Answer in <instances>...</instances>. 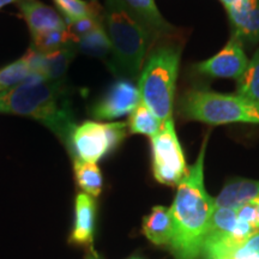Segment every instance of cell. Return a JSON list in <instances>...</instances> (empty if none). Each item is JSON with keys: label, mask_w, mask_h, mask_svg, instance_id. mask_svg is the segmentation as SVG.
Listing matches in <instances>:
<instances>
[{"label": "cell", "mask_w": 259, "mask_h": 259, "mask_svg": "<svg viewBox=\"0 0 259 259\" xmlns=\"http://www.w3.org/2000/svg\"><path fill=\"white\" fill-rule=\"evenodd\" d=\"M208 135L204 138L199 155L187 174L178 185L170 206L174 222V236L169 246L177 259H199L203 240L210 219L215 210V199L209 196L204 185V157Z\"/></svg>", "instance_id": "6da1fadb"}, {"label": "cell", "mask_w": 259, "mask_h": 259, "mask_svg": "<svg viewBox=\"0 0 259 259\" xmlns=\"http://www.w3.org/2000/svg\"><path fill=\"white\" fill-rule=\"evenodd\" d=\"M0 113L29 116L50 128L70 150L77 127L63 80H25L0 92Z\"/></svg>", "instance_id": "7a4b0ae2"}, {"label": "cell", "mask_w": 259, "mask_h": 259, "mask_svg": "<svg viewBox=\"0 0 259 259\" xmlns=\"http://www.w3.org/2000/svg\"><path fill=\"white\" fill-rule=\"evenodd\" d=\"M103 25L112 46L109 67L124 79L139 77L151 35L122 0H106Z\"/></svg>", "instance_id": "3957f363"}, {"label": "cell", "mask_w": 259, "mask_h": 259, "mask_svg": "<svg viewBox=\"0 0 259 259\" xmlns=\"http://www.w3.org/2000/svg\"><path fill=\"white\" fill-rule=\"evenodd\" d=\"M180 65V48L161 45L149 54L138 79L142 102L161 122L171 118Z\"/></svg>", "instance_id": "277c9868"}, {"label": "cell", "mask_w": 259, "mask_h": 259, "mask_svg": "<svg viewBox=\"0 0 259 259\" xmlns=\"http://www.w3.org/2000/svg\"><path fill=\"white\" fill-rule=\"evenodd\" d=\"M180 115L186 120L225 125L234 122L259 125V108L239 95L192 89L184 94L179 103Z\"/></svg>", "instance_id": "5b68a950"}, {"label": "cell", "mask_w": 259, "mask_h": 259, "mask_svg": "<svg viewBox=\"0 0 259 259\" xmlns=\"http://www.w3.org/2000/svg\"><path fill=\"white\" fill-rule=\"evenodd\" d=\"M128 132L127 122L85 121L74 128L70 151L74 158L96 163L124 141Z\"/></svg>", "instance_id": "8992f818"}, {"label": "cell", "mask_w": 259, "mask_h": 259, "mask_svg": "<svg viewBox=\"0 0 259 259\" xmlns=\"http://www.w3.org/2000/svg\"><path fill=\"white\" fill-rule=\"evenodd\" d=\"M154 177L160 184L178 186L189 167L176 132L173 118L163 121L158 134L151 137Z\"/></svg>", "instance_id": "52a82bcc"}, {"label": "cell", "mask_w": 259, "mask_h": 259, "mask_svg": "<svg viewBox=\"0 0 259 259\" xmlns=\"http://www.w3.org/2000/svg\"><path fill=\"white\" fill-rule=\"evenodd\" d=\"M238 222L236 210L215 208L203 240L202 255L205 259L229 258L235 246L232 234Z\"/></svg>", "instance_id": "ba28073f"}, {"label": "cell", "mask_w": 259, "mask_h": 259, "mask_svg": "<svg viewBox=\"0 0 259 259\" xmlns=\"http://www.w3.org/2000/svg\"><path fill=\"white\" fill-rule=\"evenodd\" d=\"M138 87L131 80L119 79L109 87L101 99L92 108V114L97 120H114L131 114L141 102Z\"/></svg>", "instance_id": "9c48e42d"}, {"label": "cell", "mask_w": 259, "mask_h": 259, "mask_svg": "<svg viewBox=\"0 0 259 259\" xmlns=\"http://www.w3.org/2000/svg\"><path fill=\"white\" fill-rule=\"evenodd\" d=\"M247 57L241 42L233 36L225 48L208 60L197 64L200 74L212 78H233L238 80L248 66Z\"/></svg>", "instance_id": "30bf717a"}, {"label": "cell", "mask_w": 259, "mask_h": 259, "mask_svg": "<svg viewBox=\"0 0 259 259\" xmlns=\"http://www.w3.org/2000/svg\"><path fill=\"white\" fill-rule=\"evenodd\" d=\"M77 53L76 42L51 53H40L30 48L23 57L31 72L40 74L46 80H61Z\"/></svg>", "instance_id": "8fae6325"}, {"label": "cell", "mask_w": 259, "mask_h": 259, "mask_svg": "<svg viewBox=\"0 0 259 259\" xmlns=\"http://www.w3.org/2000/svg\"><path fill=\"white\" fill-rule=\"evenodd\" d=\"M226 10L235 38L250 44L259 41V0H241Z\"/></svg>", "instance_id": "7c38bea8"}, {"label": "cell", "mask_w": 259, "mask_h": 259, "mask_svg": "<svg viewBox=\"0 0 259 259\" xmlns=\"http://www.w3.org/2000/svg\"><path fill=\"white\" fill-rule=\"evenodd\" d=\"M19 11L28 24L31 36L67 28L65 18L61 17L59 12L38 0H22L19 3Z\"/></svg>", "instance_id": "4fadbf2b"}, {"label": "cell", "mask_w": 259, "mask_h": 259, "mask_svg": "<svg viewBox=\"0 0 259 259\" xmlns=\"http://www.w3.org/2000/svg\"><path fill=\"white\" fill-rule=\"evenodd\" d=\"M96 204L93 197L87 193H78L74 202V225L70 241L76 245L93 247L95 229Z\"/></svg>", "instance_id": "5bb4252c"}, {"label": "cell", "mask_w": 259, "mask_h": 259, "mask_svg": "<svg viewBox=\"0 0 259 259\" xmlns=\"http://www.w3.org/2000/svg\"><path fill=\"white\" fill-rule=\"evenodd\" d=\"M259 199V181L234 179L228 181L215 198V208L239 209L246 203Z\"/></svg>", "instance_id": "9a60e30c"}, {"label": "cell", "mask_w": 259, "mask_h": 259, "mask_svg": "<svg viewBox=\"0 0 259 259\" xmlns=\"http://www.w3.org/2000/svg\"><path fill=\"white\" fill-rule=\"evenodd\" d=\"M144 235L155 245L169 247L174 236V222L170 210L157 205L143 220Z\"/></svg>", "instance_id": "2e32d148"}, {"label": "cell", "mask_w": 259, "mask_h": 259, "mask_svg": "<svg viewBox=\"0 0 259 259\" xmlns=\"http://www.w3.org/2000/svg\"><path fill=\"white\" fill-rule=\"evenodd\" d=\"M132 15L143 24L149 34H164L171 30L158 11L155 0H122Z\"/></svg>", "instance_id": "e0dca14e"}, {"label": "cell", "mask_w": 259, "mask_h": 259, "mask_svg": "<svg viewBox=\"0 0 259 259\" xmlns=\"http://www.w3.org/2000/svg\"><path fill=\"white\" fill-rule=\"evenodd\" d=\"M73 169L77 184L84 191V193L89 194L93 198L100 196L102 191L103 179L101 170L97 167V164L74 158Z\"/></svg>", "instance_id": "ac0fdd59"}, {"label": "cell", "mask_w": 259, "mask_h": 259, "mask_svg": "<svg viewBox=\"0 0 259 259\" xmlns=\"http://www.w3.org/2000/svg\"><path fill=\"white\" fill-rule=\"evenodd\" d=\"M162 124L163 122L158 120L157 116L149 109V107L141 101L130 114L127 127L130 134L144 135L151 138L158 134Z\"/></svg>", "instance_id": "d6986e66"}, {"label": "cell", "mask_w": 259, "mask_h": 259, "mask_svg": "<svg viewBox=\"0 0 259 259\" xmlns=\"http://www.w3.org/2000/svg\"><path fill=\"white\" fill-rule=\"evenodd\" d=\"M77 51L87 56L106 58L112 53L111 41L107 35L105 25L101 24L88 34L83 35L76 42Z\"/></svg>", "instance_id": "ffe728a7"}, {"label": "cell", "mask_w": 259, "mask_h": 259, "mask_svg": "<svg viewBox=\"0 0 259 259\" xmlns=\"http://www.w3.org/2000/svg\"><path fill=\"white\" fill-rule=\"evenodd\" d=\"M259 108V50L248 63L247 69L238 79V94Z\"/></svg>", "instance_id": "44dd1931"}, {"label": "cell", "mask_w": 259, "mask_h": 259, "mask_svg": "<svg viewBox=\"0 0 259 259\" xmlns=\"http://www.w3.org/2000/svg\"><path fill=\"white\" fill-rule=\"evenodd\" d=\"M31 48L36 52H40V53H51V52L58 51L65 47L70 42H74L67 28L42 32V34L31 36Z\"/></svg>", "instance_id": "7402d4cb"}, {"label": "cell", "mask_w": 259, "mask_h": 259, "mask_svg": "<svg viewBox=\"0 0 259 259\" xmlns=\"http://www.w3.org/2000/svg\"><path fill=\"white\" fill-rule=\"evenodd\" d=\"M57 8L65 17V22L77 21L84 17H103L100 14L99 6L94 5L93 3L84 2V0H53Z\"/></svg>", "instance_id": "603a6c76"}, {"label": "cell", "mask_w": 259, "mask_h": 259, "mask_svg": "<svg viewBox=\"0 0 259 259\" xmlns=\"http://www.w3.org/2000/svg\"><path fill=\"white\" fill-rule=\"evenodd\" d=\"M32 72L24 58L0 70V85L3 90H8L24 83Z\"/></svg>", "instance_id": "cb8c5ba5"}, {"label": "cell", "mask_w": 259, "mask_h": 259, "mask_svg": "<svg viewBox=\"0 0 259 259\" xmlns=\"http://www.w3.org/2000/svg\"><path fill=\"white\" fill-rule=\"evenodd\" d=\"M229 259H259V232L238 246Z\"/></svg>", "instance_id": "d4e9b609"}, {"label": "cell", "mask_w": 259, "mask_h": 259, "mask_svg": "<svg viewBox=\"0 0 259 259\" xmlns=\"http://www.w3.org/2000/svg\"><path fill=\"white\" fill-rule=\"evenodd\" d=\"M220 2L222 3L223 5H225V8H231V6L238 4V3H240L241 0H220Z\"/></svg>", "instance_id": "484cf974"}, {"label": "cell", "mask_w": 259, "mask_h": 259, "mask_svg": "<svg viewBox=\"0 0 259 259\" xmlns=\"http://www.w3.org/2000/svg\"><path fill=\"white\" fill-rule=\"evenodd\" d=\"M17 2H22V0H0V9L4 8L5 5L12 4V3H17Z\"/></svg>", "instance_id": "4316f807"}, {"label": "cell", "mask_w": 259, "mask_h": 259, "mask_svg": "<svg viewBox=\"0 0 259 259\" xmlns=\"http://www.w3.org/2000/svg\"><path fill=\"white\" fill-rule=\"evenodd\" d=\"M253 203L255 204V206H257V225H258V228H259V199L253 200Z\"/></svg>", "instance_id": "83f0119b"}, {"label": "cell", "mask_w": 259, "mask_h": 259, "mask_svg": "<svg viewBox=\"0 0 259 259\" xmlns=\"http://www.w3.org/2000/svg\"><path fill=\"white\" fill-rule=\"evenodd\" d=\"M0 92H3V88H2V85H0Z\"/></svg>", "instance_id": "f1b7e54d"}, {"label": "cell", "mask_w": 259, "mask_h": 259, "mask_svg": "<svg viewBox=\"0 0 259 259\" xmlns=\"http://www.w3.org/2000/svg\"><path fill=\"white\" fill-rule=\"evenodd\" d=\"M130 259H141V258H135V257H134V258H130Z\"/></svg>", "instance_id": "f546056e"}, {"label": "cell", "mask_w": 259, "mask_h": 259, "mask_svg": "<svg viewBox=\"0 0 259 259\" xmlns=\"http://www.w3.org/2000/svg\"><path fill=\"white\" fill-rule=\"evenodd\" d=\"M223 259H229V258H223Z\"/></svg>", "instance_id": "4dcf8cb0"}]
</instances>
